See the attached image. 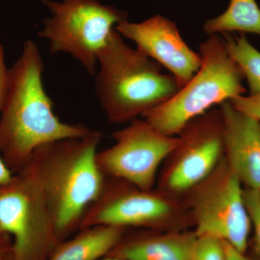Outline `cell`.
<instances>
[{"instance_id": "1", "label": "cell", "mask_w": 260, "mask_h": 260, "mask_svg": "<svg viewBox=\"0 0 260 260\" xmlns=\"http://www.w3.org/2000/svg\"><path fill=\"white\" fill-rule=\"evenodd\" d=\"M44 61L31 40L9 70V85L0 112V155L14 174L28 164L42 145L78 138L92 129L61 121L43 84Z\"/></svg>"}, {"instance_id": "2", "label": "cell", "mask_w": 260, "mask_h": 260, "mask_svg": "<svg viewBox=\"0 0 260 260\" xmlns=\"http://www.w3.org/2000/svg\"><path fill=\"white\" fill-rule=\"evenodd\" d=\"M102 133L88 134L39 147L25 167L35 178L59 240L79 231L84 215L102 194L107 177L97 164Z\"/></svg>"}, {"instance_id": "3", "label": "cell", "mask_w": 260, "mask_h": 260, "mask_svg": "<svg viewBox=\"0 0 260 260\" xmlns=\"http://www.w3.org/2000/svg\"><path fill=\"white\" fill-rule=\"evenodd\" d=\"M95 91L110 122L124 124L167 102L180 89L172 75L114 30L98 57Z\"/></svg>"}, {"instance_id": "4", "label": "cell", "mask_w": 260, "mask_h": 260, "mask_svg": "<svg viewBox=\"0 0 260 260\" xmlns=\"http://www.w3.org/2000/svg\"><path fill=\"white\" fill-rule=\"evenodd\" d=\"M200 69L167 102L143 114L159 133L176 137L214 106L244 95V75L228 54L223 39L212 35L200 46Z\"/></svg>"}, {"instance_id": "5", "label": "cell", "mask_w": 260, "mask_h": 260, "mask_svg": "<svg viewBox=\"0 0 260 260\" xmlns=\"http://www.w3.org/2000/svg\"><path fill=\"white\" fill-rule=\"evenodd\" d=\"M51 16L43 20L38 36L49 43L51 54L66 53L95 75L98 57L125 12L99 0H42Z\"/></svg>"}, {"instance_id": "6", "label": "cell", "mask_w": 260, "mask_h": 260, "mask_svg": "<svg viewBox=\"0 0 260 260\" xmlns=\"http://www.w3.org/2000/svg\"><path fill=\"white\" fill-rule=\"evenodd\" d=\"M0 229L11 238L14 260H47L60 242L40 188L28 168L0 184Z\"/></svg>"}, {"instance_id": "7", "label": "cell", "mask_w": 260, "mask_h": 260, "mask_svg": "<svg viewBox=\"0 0 260 260\" xmlns=\"http://www.w3.org/2000/svg\"><path fill=\"white\" fill-rule=\"evenodd\" d=\"M244 189L223 157L210 175L189 192L197 235L216 238L245 254L251 226Z\"/></svg>"}, {"instance_id": "8", "label": "cell", "mask_w": 260, "mask_h": 260, "mask_svg": "<svg viewBox=\"0 0 260 260\" xmlns=\"http://www.w3.org/2000/svg\"><path fill=\"white\" fill-rule=\"evenodd\" d=\"M184 210L177 197L165 191L145 190L107 177L102 194L84 215L80 229L98 225L160 229L181 220Z\"/></svg>"}, {"instance_id": "9", "label": "cell", "mask_w": 260, "mask_h": 260, "mask_svg": "<svg viewBox=\"0 0 260 260\" xmlns=\"http://www.w3.org/2000/svg\"><path fill=\"white\" fill-rule=\"evenodd\" d=\"M113 138L112 146L98 151L97 164L103 174L145 190L153 189L162 162L179 140L159 133L144 119L130 121L114 132Z\"/></svg>"}, {"instance_id": "10", "label": "cell", "mask_w": 260, "mask_h": 260, "mask_svg": "<svg viewBox=\"0 0 260 260\" xmlns=\"http://www.w3.org/2000/svg\"><path fill=\"white\" fill-rule=\"evenodd\" d=\"M160 179V190L172 196L185 194L203 182L224 157L220 109H213L188 123Z\"/></svg>"}, {"instance_id": "11", "label": "cell", "mask_w": 260, "mask_h": 260, "mask_svg": "<svg viewBox=\"0 0 260 260\" xmlns=\"http://www.w3.org/2000/svg\"><path fill=\"white\" fill-rule=\"evenodd\" d=\"M136 49L172 73L180 88L192 78L202 64L201 56L184 42L177 25L162 15L141 23L122 20L116 26Z\"/></svg>"}, {"instance_id": "12", "label": "cell", "mask_w": 260, "mask_h": 260, "mask_svg": "<svg viewBox=\"0 0 260 260\" xmlns=\"http://www.w3.org/2000/svg\"><path fill=\"white\" fill-rule=\"evenodd\" d=\"M220 106L224 158L244 187L260 191V122L229 101Z\"/></svg>"}, {"instance_id": "13", "label": "cell", "mask_w": 260, "mask_h": 260, "mask_svg": "<svg viewBox=\"0 0 260 260\" xmlns=\"http://www.w3.org/2000/svg\"><path fill=\"white\" fill-rule=\"evenodd\" d=\"M194 232L145 234L119 243L109 254L126 260H193Z\"/></svg>"}, {"instance_id": "14", "label": "cell", "mask_w": 260, "mask_h": 260, "mask_svg": "<svg viewBox=\"0 0 260 260\" xmlns=\"http://www.w3.org/2000/svg\"><path fill=\"white\" fill-rule=\"evenodd\" d=\"M126 229L98 225L80 229L61 241L47 260H99L109 255L124 237Z\"/></svg>"}, {"instance_id": "15", "label": "cell", "mask_w": 260, "mask_h": 260, "mask_svg": "<svg viewBox=\"0 0 260 260\" xmlns=\"http://www.w3.org/2000/svg\"><path fill=\"white\" fill-rule=\"evenodd\" d=\"M203 30L209 36L235 31L260 36V8L255 0H231L225 13L208 20Z\"/></svg>"}, {"instance_id": "16", "label": "cell", "mask_w": 260, "mask_h": 260, "mask_svg": "<svg viewBox=\"0 0 260 260\" xmlns=\"http://www.w3.org/2000/svg\"><path fill=\"white\" fill-rule=\"evenodd\" d=\"M223 35L228 54L247 80L249 95L260 94V51L244 35L239 37H232L230 34Z\"/></svg>"}, {"instance_id": "17", "label": "cell", "mask_w": 260, "mask_h": 260, "mask_svg": "<svg viewBox=\"0 0 260 260\" xmlns=\"http://www.w3.org/2000/svg\"><path fill=\"white\" fill-rule=\"evenodd\" d=\"M193 260H227L225 242L216 238L198 236Z\"/></svg>"}, {"instance_id": "18", "label": "cell", "mask_w": 260, "mask_h": 260, "mask_svg": "<svg viewBox=\"0 0 260 260\" xmlns=\"http://www.w3.org/2000/svg\"><path fill=\"white\" fill-rule=\"evenodd\" d=\"M244 197L254 232V250L260 259V191L244 187Z\"/></svg>"}, {"instance_id": "19", "label": "cell", "mask_w": 260, "mask_h": 260, "mask_svg": "<svg viewBox=\"0 0 260 260\" xmlns=\"http://www.w3.org/2000/svg\"><path fill=\"white\" fill-rule=\"evenodd\" d=\"M229 102L238 110L260 122V94L240 95Z\"/></svg>"}, {"instance_id": "20", "label": "cell", "mask_w": 260, "mask_h": 260, "mask_svg": "<svg viewBox=\"0 0 260 260\" xmlns=\"http://www.w3.org/2000/svg\"><path fill=\"white\" fill-rule=\"evenodd\" d=\"M9 68H7L5 63L4 47L0 38V112L4 104L8 85H9Z\"/></svg>"}, {"instance_id": "21", "label": "cell", "mask_w": 260, "mask_h": 260, "mask_svg": "<svg viewBox=\"0 0 260 260\" xmlns=\"http://www.w3.org/2000/svg\"><path fill=\"white\" fill-rule=\"evenodd\" d=\"M14 259L13 252V242L8 234L0 229V260Z\"/></svg>"}, {"instance_id": "22", "label": "cell", "mask_w": 260, "mask_h": 260, "mask_svg": "<svg viewBox=\"0 0 260 260\" xmlns=\"http://www.w3.org/2000/svg\"><path fill=\"white\" fill-rule=\"evenodd\" d=\"M13 175L14 173L10 170L0 155V184H5L11 180Z\"/></svg>"}, {"instance_id": "23", "label": "cell", "mask_w": 260, "mask_h": 260, "mask_svg": "<svg viewBox=\"0 0 260 260\" xmlns=\"http://www.w3.org/2000/svg\"><path fill=\"white\" fill-rule=\"evenodd\" d=\"M225 249H226L227 260H243V255L237 250H236L234 247H232L230 244L225 242Z\"/></svg>"}, {"instance_id": "24", "label": "cell", "mask_w": 260, "mask_h": 260, "mask_svg": "<svg viewBox=\"0 0 260 260\" xmlns=\"http://www.w3.org/2000/svg\"><path fill=\"white\" fill-rule=\"evenodd\" d=\"M99 260H126L123 258L119 257V256L113 255V254H109V255L104 256L102 259Z\"/></svg>"}, {"instance_id": "25", "label": "cell", "mask_w": 260, "mask_h": 260, "mask_svg": "<svg viewBox=\"0 0 260 260\" xmlns=\"http://www.w3.org/2000/svg\"><path fill=\"white\" fill-rule=\"evenodd\" d=\"M243 260H256L254 259H252V258L249 257V256H246L245 254L243 255Z\"/></svg>"}, {"instance_id": "26", "label": "cell", "mask_w": 260, "mask_h": 260, "mask_svg": "<svg viewBox=\"0 0 260 260\" xmlns=\"http://www.w3.org/2000/svg\"><path fill=\"white\" fill-rule=\"evenodd\" d=\"M11 260H14V259H11Z\"/></svg>"}]
</instances>
